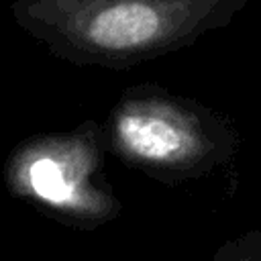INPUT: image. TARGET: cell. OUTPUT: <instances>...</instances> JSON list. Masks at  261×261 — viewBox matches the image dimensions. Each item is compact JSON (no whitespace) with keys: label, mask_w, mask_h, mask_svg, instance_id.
I'll use <instances>...</instances> for the list:
<instances>
[{"label":"cell","mask_w":261,"mask_h":261,"mask_svg":"<svg viewBox=\"0 0 261 261\" xmlns=\"http://www.w3.org/2000/svg\"><path fill=\"white\" fill-rule=\"evenodd\" d=\"M100 171V128L84 124L22 141L6 159L4 181L16 198L47 214L73 224H100L118 212Z\"/></svg>","instance_id":"2"},{"label":"cell","mask_w":261,"mask_h":261,"mask_svg":"<svg viewBox=\"0 0 261 261\" xmlns=\"http://www.w3.org/2000/svg\"><path fill=\"white\" fill-rule=\"evenodd\" d=\"M210 118L194 104L159 90L128 92L110 116L112 149L157 175H186L212 163L218 143Z\"/></svg>","instance_id":"3"},{"label":"cell","mask_w":261,"mask_h":261,"mask_svg":"<svg viewBox=\"0 0 261 261\" xmlns=\"http://www.w3.org/2000/svg\"><path fill=\"white\" fill-rule=\"evenodd\" d=\"M249 0H14V22L75 65L130 67L224 29Z\"/></svg>","instance_id":"1"}]
</instances>
